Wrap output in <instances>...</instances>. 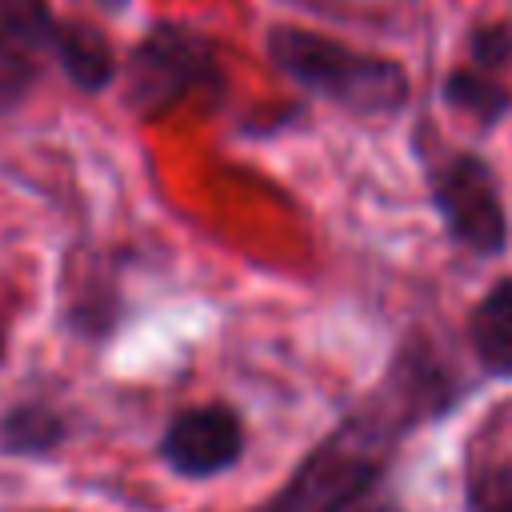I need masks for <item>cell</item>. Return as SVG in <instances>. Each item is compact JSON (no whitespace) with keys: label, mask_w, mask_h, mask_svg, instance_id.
<instances>
[{"label":"cell","mask_w":512,"mask_h":512,"mask_svg":"<svg viewBox=\"0 0 512 512\" xmlns=\"http://www.w3.org/2000/svg\"><path fill=\"white\" fill-rule=\"evenodd\" d=\"M344 512H404V508H400V500H396V496H384V492L376 488L372 496H364V500L348 504Z\"/></svg>","instance_id":"obj_13"},{"label":"cell","mask_w":512,"mask_h":512,"mask_svg":"<svg viewBox=\"0 0 512 512\" xmlns=\"http://www.w3.org/2000/svg\"><path fill=\"white\" fill-rule=\"evenodd\" d=\"M440 100H444L452 112L476 120L480 128H496V124L512 112V92H508L496 76H488V72H480V68H472V64L444 72V80H440Z\"/></svg>","instance_id":"obj_9"},{"label":"cell","mask_w":512,"mask_h":512,"mask_svg":"<svg viewBox=\"0 0 512 512\" xmlns=\"http://www.w3.org/2000/svg\"><path fill=\"white\" fill-rule=\"evenodd\" d=\"M52 56L80 92H104L116 76V56H112L108 36L96 24H84V20H64L56 28Z\"/></svg>","instance_id":"obj_8"},{"label":"cell","mask_w":512,"mask_h":512,"mask_svg":"<svg viewBox=\"0 0 512 512\" xmlns=\"http://www.w3.org/2000/svg\"><path fill=\"white\" fill-rule=\"evenodd\" d=\"M428 192L444 220V232L476 252V256H504L512 228L508 208L500 196V180L492 164L476 152H444L428 164Z\"/></svg>","instance_id":"obj_4"},{"label":"cell","mask_w":512,"mask_h":512,"mask_svg":"<svg viewBox=\"0 0 512 512\" xmlns=\"http://www.w3.org/2000/svg\"><path fill=\"white\" fill-rule=\"evenodd\" d=\"M448 404L452 384L436 356L420 340L416 348H400L380 388L364 396L324 440H316L284 484L248 512H344L380 488L404 432Z\"/></svg>","instance_id":"obj_1"},{"label":"cell","mask_w":512,"mask_h":512,"mask_svg":"<svg viewBox=\"0 0 512 512\" xmlns=\"http://www.w3.org/2000/svg\"><path fill=\"white\" fill-rule=\"evenodd\" d=\"M464 512H512V464H484L464 484Z\"/></svg>","instance_id":"obj_12"},{"label":"cell","mask_w":512,"mask_h":512,"mask_svg":"<svg viewBox=\"0 0 512 512\" xmlns=\"http://www.w3.org/2000/svg\"><path fill=\"white\" fill-rule=\"evenodd\" d=\"M88 4H96V8H104V12H124L132 0H88Z\"/></svg>","instance_id":"obj_14"},{"label":"cell","mask_w":512,"mask_h":512,"mask_svg":"<svg viewBox=\"0 0 512 512\" xmlns=\"http://www.w3.org/2000/svg\"><path fill=\"white\" fill-rule=\"evenodd\" d=\"M56 28L48 0H0V116L20 108L40 84Z\"/></svg>","instance_id":"obj_6"},{"label":"cell","mask_w":512,"mask_h":512,"mask_svg":"<svg viewBox=\"0 0 512 512\" xmlns=\"http://www.w3.org/2000/svg\"><path fill=\"white\" fill-rule=\"evenodd\" d=\"M468 348L484 376L512 380V276L496 280L468 312Z\"/></svg>","instance_id":"obj_7"},{"label":"cell","mask_w":512,"mask_h":512,"mask_svg":"<svg viewBox=\"0 0 512 512\" xmlns=\"http://www.w3.org/2000/svg\"><path fill=\"white\" fill-rule=\"evenodd\" d=\"M224 68L216 44L180 20H156L124 64V104L140 120L180 108L188 96H220Z\"/></svg>","instance_id":"obj_3"},{"label":"cell","mask_w":512,"mask_h":512,"mask_svg":"<svg viewBox=\"0 0 512 512\" xmlns=\"http://www.w3.org/2000/svg\"><path fill=\"white\" fill-rule=\"evenodd\" d=\"M468 64L480 72H500L512 64V24L508 20H476L468 28Z\"/></svg>","instance_id":"obj_11"},{"label":"cell","mask_w":512,"mask_h":512,"mask_svg":"<svg viewBox=\"0 0 512 512\" xmlns=\"http://www.w3.org/2000/svg\"><path fill=\"white\" fill-rule=\"evenodd\" d=\"M156 452L168 472L184 480H212L244 456V424L228 404H196L168 420Z\"/></svg>","instance_id":"obj_5"},{"label":"cell","mask_w":512,"mask_h":512,"mask_svg":"<svg viewBox=\"0 0 512 512\" xmlns=\"http://www.w3.org/2000/svg\"><path fill=\"white\" fill-rule=\"evenodd\" d=\"M264 52L292 84L364 120L396 116L412 92L404 64H396L392 56L348 48L344 40L300 24H272L264 36Z\"/></svg>","instance_id":"obj_2"},{"label":"cell","mask_w":512,"mask_h":512,"mask_svg":"<svg viewBox=\"0 0 512 512\" xmlns=\"http://www.w3.org/2000/svg\"><path fill=\"white\" fill-rule=\"evenodd\" d=\"M68 424L56 408L28 400L0 416V452L8 456H48L64 444Z\"/></svg>","instance_id":"obj_10"}]
</instances>
